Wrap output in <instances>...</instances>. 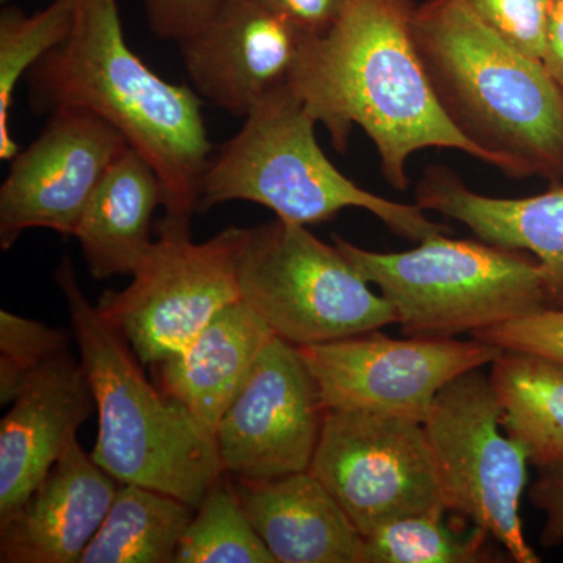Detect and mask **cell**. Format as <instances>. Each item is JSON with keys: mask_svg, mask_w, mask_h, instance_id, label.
Returning <instances> with one entry per match:
<instances>
[{"mask_svg": "<svg viewBox=\"0 0 563 563\" xmlns=\"http://www.w3.org/2000/svg\"><path fill=\"white\" fill-rule=\"evenodd\" d=\"M542 63L563 88V0H553L548 11Z\"/></svg>", "mask_w": 563, "mask_h": 563, "instance_id": "32", "label": "cell"}, {"mask_svg": "<svg viewBox=\"0 0 563 563\" xmlns=\"http://www.w3.org/2000/svg\"><path fill=\"white\" fill-rule=\"evenodd\" d=\"M95 407L88 374L69 351L33 374L0 422V517L43 483Z\"/></svg>", "mask_w": 563, "mask_h": 563, "instance_id": "15", "label": "cell"}, {"mask_svg": "<svg viewBox=\"0 0 563 563\" xmlns=\"http://www.w3.org/2000/svg\"><path fill=\"white\" fill-rule=\"evenodd\" d=\"M317 124L290 85L272 92L211 155L199 210L246 201L274 211L277 220L309 228L331 221L342 210L362 209L412 242L450 233L418 203L390 201L347 179L318 144Z\"/></svg>", "mask_w": 563, "mask_h": 563, "instance_id": "5", "label": "cell"}, {"mask_svg": "<svg viewBox=\"0 0 563 563\" xmlns=\"http://www.w3.org/2000/svg\"><path fill=\"white\" fill-rule=\"evenodd\" d=\"M413 40L440 107L510 179L563 180V88L461 0H426Z\"/></svg>", "mask_w": 563, "mask_h": 563, "instance_id": "3", "label": "cell"}, {"mask_svg": "<svg viewBox=\"0 0 563 563\" xmlns=\"http://www.w3.org/2000/svg\"><path fill=\"white\" fill-rule=\"evenodd\" d=\"M236 490L276 563H363L362 533L310 470Z\"/></svg>", "mask_w": 563, "mask_h": 563, "instance_id": "18", "label": "cell"}, {"mask_svg": "<svg viewBox=\"0 0 563 563\" xmlns=\"http://www.w3.org/2000/svg\"><path fill=\"white\" fill-rule=\"evenodd\" d=\"M309 36L258 0H228L179 49L196 95L246 117L290 81Z\"/></svg>", "mask_w": 563, "mask_h": 563, "instance_id": "14", "label": "cell"}, {"mask_svg": "<svg viewBox=\"0 0 563 563\" xmlns=\"http://www.w3.org/2000/svg\"><path fill=\"white\" fill-rule=\"evenodd\" d=\"M493 396L503 431L537 468L563 459V363L518 350L492 362Z\"/></svg>", "mask_w": 563, "mask_h": 563, "instance_id": "21", "label": "cell"}, {"mask_svg": "<svg viewBox=\"0 0 563 563\" xmlns=\"http://www.w3.org/2000/svg\"><path fill=\"white\" fill-rule=\"evenodd\" d=\"M228 0H143L154 35L179 44L201 31Z\"/></svg>", "mask_w": 563, "mask_h": 563, "instance_id": "29", "label": "cell"}, {"mask_svg": "<svg viewBox=\"0 0 563 563\" xmlns=\"http://www.w3.org/2000/svg\"><path fill=\"white\" fill-rule=\"evenodd\" d=\"M477 20L525 54L542 60L553 0H461Z\"/></svg>", "mask_w": 563, "mask_h": 563, "instance_id": "27", "label": "cell"}, {"mask_svg": "<svg viewBox=\"0 0 563 563\" xmlns=\"http://www.w3.org/2000/svg\"><path fill=\"white\" fill-rule=\"evenodd\" d=\"M301 31L321 36L331 31L357 0H258Z\"/></svg>", "mask_w": 563, "mask_h": 563, "instance_id": "31", "label": "cell"}, {"mask_svg": "<svg viewBox=\"0 0 563 563\" xmlns=\"http://www.w3.org/2000/svg\"><path fill=\"white\" fill-rule=\"evenodd\" d=\"M332 242L390 302L406 335L474 336L547 307L542 269L525 251L446 233L404 252Z\"/></svg>", "mask_w": 563, "mask_h": 563, "instance_id": "6", "label": "cell"}, {"mask_svg": "<svg viewBox=\"0 0 563 563\" xmlns=\"http://www.w3.org/2000/svg\"><path fill=\"white\" fill-rule=\"evenodd\" d=\"M0 2L7 3V2H9V0H0Z\"/></svg>", "mask_w": 563, "mask_h": 563, "instance_id": "33", "label": "cell"}, {"mask_svg": "<svg viewBox=\"0 0 563 563\" xmlns=\"http://www.w3.org/2000/svg\"><path fill=\"white\" fill-rule=\"evenodd\" d=\"M483 369L446 385L422 422L444 504L487 532L510 561L539 563L520 515L528 454L503 431L490 379Z\"/></svg>", "mask_w": 563, "mask_h": 563, "instance_id": "9", "label": "cell"}, {"mask_svg": "<svg viewBox=\"0 0 563 563\" xmlns=\"http://www.w3.org/2000/svg\"><path fill=\"white\" fill-rule=\"evenodd\" d=\"M129 147L118 129L91 111H52L38 139L11 161L0 187L2 250L31 229L74 236L92 192Z\"/></svg>", "mask_w": 563, "mask_h": 563, "instance_id": "13", "label": "cell"}, {"mask_svg": "<svg viewBox=\"0 0 563 563\" xmlns=\"http://www.w3.org/2000/svg\"><path fill=\"white\" fill-rule=\"evenodd\" d=\"M195 507L176 496L120 484L79 563H174Z\"/></svg>", "mask_w": 563, "mask_h": 563, "instance_id": "22", "label": "cell"}, {"mask_svg": "<svg viewBox=\"0 0 563 563\" xmlns=\"http://www.w3.org/2000/svg\"><path fill=\"white\" fill-rule=\"evenodd\" d=\"M418 206L462 222L479 240L525 251L539 262L547 307L563 309V184L528 198L470 190L446 166H431L415 192Z\"/></svg>", "mask_w": 563, "mask_h": 563, "instance_id": "17", "label": "cell"}, {"mask_svg": "<svg viewBox=\"0 0 563 563\" xmlns=\"http://www.w3.org/2000/svg\"><path fill=\"white\" fill-rule=\"evenodd\" d=\"M415 0H357L321 36H309L288 81L336 151L352 129L376 146L384 179L409 187L418 151L455 150L484 162L440 107L413 40Z\"/></svg>", "mask_w": 563, "mask_h": 563, "instance_id": "1", "label": "cell"}, {"mask_svg": "<svg viewBox=\"0 0 563 563\" xmlns=\"http://www.w3.org/2000/svg\"><path fill=\"white\" fill-rule=\"evenodd\" d=\"M276 333L246 302L225 307L184 350L157 363L158 387L214 437Z\"/></svg>", "mask_w": 563, "mask_h": 563, "instance_id": "19", "label": "cell"}, {"mask_svg": "<svg viewBox=\"0 0 563 563\" xmlns=\"http://www.w3.org/2000/svg\"><path fill=\"white\" fill-rule=\"evenodd\" d=\"M191 220L165 217L157 242L121 291L98 310L141 362L155 366L187 347L225 307L242 299L240 257L247 229L228 228L192 242Z\"/></svg>", "mask_w": 563, "mask_h": 563, "instance_id": "8", "label": "cell"}, {"mask_svg": "<svg viewBox=\"0 0 563 563\" xmlns=\"http://www.w3.org/2000/svg\"><path fill=\"white\" fill-rule=\"evenodd\" d=\"M448 509L409 515L363 536V563L495 562L488 533L473 525L465 532L446 523Z\"/></svg>", "mask_w": 563, "mask_h": 563, "instance_id": "24", "label": "cell"}, {"mask_svg": "<svg viewBox=\"0 0 563 563\" xmlns=\"http://www.w3.org/2000/svg\"><path fill=\"white\" fill-rule=\"evenodd\" d=\"M165 202L161 177L129 147L92 192L74 233L95 279L132 276L139 269L154 244L152 218Z\"/></svg>", "mask_w": 563, "mask_h": 563, "instance_id": "20", "label": "cell"}, {"mask_svg": "<svg viewBox=\"0 0 563 563\" xmlns=\"http://www.w3.org/2000/svg\"><path fill=\"white\" fill-rule=\"evenodd\" d=\"M474 339L503 350L533 352L563 363V309L542 307L536 312L476 333Z\"/></svg>", "mask_w": 563, "mask_h": 563, "instance_id": "28", "label": "cell"}, {"mask_svg": "<svg viewBox=\"0 0 563 563\" xmlns=\"http://www.w3.org/2000/svg\"><path fill=\"white\" fill-rule=\"evenodd\" d=\"M68 335L44 322L0 312V402L11 404L44 363L68 350Z\"/></svg>", "mask_w": 563, "mask_h": 563, "instance_id": "26", "label": "cell"}, {"mask_svg": "<svg viewBox=\"0 0 563 563\" xmlns=\"http://www.w3.org/2000/svg\"><path fill=\"white\" fill-rule=\"evenodd\" d=\"M55 282L95 393L99 428L91 457L120 484L154 488L196 509L224 474L214 437L147 380L131 346L88 301L69 257Z\"/></svg>", "mask_w": 563, "mask_h": 563, "instance_id": "4", "label": "cell"}, {"mask_svg": "<svg viewBox=\"0 0 563 563\" xmlns=\"http://www.w3.org/2000/svg\"><path fill=\"white\" fill-rule=\"evenodd\" d=\"M118 487L74 440L35 492L0 517V562L79 563Z\"/></svg>", "mask_w": 563, "mask_h": 563, "instance_id": "16", "label": "cell"}, {"mask_svg": "<svg viewBox=\"0 0 563 563\" xmlns=\"http://www.w3.org/2000/svg\"><path fill=\"white\" fill-rule=\"evenodd\" d=\"M310 472L362 536L409 515L448 509L424 424L328 410Z\"/></svg>", "mask_w": 563, "mask_h": 563, "instance_id": "10", "label": "cell"}, {"mask_svg": "<svg viewBox=\"0 0 563 563\" xmlns=\"http://www.w3.org/2000/svg\"><path fill=\"white\" fill-rule=\"evenodd\" d=\"M325 412L299 347L274 336L214 432L222 470L242 481L309 472Z\"/></svg>", "mask_w": 563, "mask_h": 563, "instance_id": "12", "label": "cell"}, {"mask_svg": "<svg viewBox=\"0 0 563 563\" xmlns=\"http://www.w3.org/2000/svg\"><path fill=\"white\" fill-rule=\"evenodd\" d=\"M240 292L276 336L298 347L396 324L390 302L335 243L287 221L247 229Z\"/></svg>", "mask_w": 563, "mask_h": 563, "instance_id": "7", "label": "cell"}, {"mask_svg": "<svg viewBox=\"0 0 563 563\" xmlns=\"http://www.w3.org/2000/svg\"><path fill=\"white\" fill-rule=\"evenodd\" d=\"M328 410H361L424 422L446 385L503 352L483 340L409 335L383 329L299 347Z\"/></svg>", "mask_w": 563, "mask_h": 563, "instance_id": "11", "label": "cell"}, {"mask_svg": "<svg viewBox=\"0 0 563 563\" xmlns=\"http://www.w3.org/2000/svg\"><path fill=\"white\" fill-rule=\"evenodd\" d=\"M68 38L27 74L36 113L74 107L98 114L128 140L165 187V217L191 220L211 157L202 99L163 79L125 40L118 0H73Z\"/></svg>", "mask_w": 563, "mask_h": 563, "instance_id": "2", "label": "cell"}, {"mask_svg": "<svg viewBox=\"0 0 563 563\" xmlns=\"http://www.w3.org/2000/svg\"><path fill=\"white\" fill-rule=\"evenodd\" d=\"M529 499L544 515L540 544L543 548L561 547L563 543V459L540 466L536 483L529 490Z\"/></svg>", "mask_w": 563, "mask_h": 563, "instance_id": "30", "label": "cell"}, {"mask_svg": "<svg viewBox=\"0 0 563 563\" xmlns=\"http://www.w3.org/2000/svg\"><path fill=\"white\" fill-rule=\"evenodd\" d=\"M74 24L73 0H52L46 9L25 14L7 5L0 13V158L11 162L20 152L11 135V106L22 77L68 38Z\"/></svg>", "mask_w": 563, "mask_h": 563, "instance_id": "23", "label": "cell"}, {"mask_svg": "<svg viewBox=\"0 0 563 563\" xmlns=\"http://www.w3.org/2000/svg\"><path fill=\"white\" fill-rule=\"evenodd\" d=\"M174 563H276L225 473L196 507Z\"/></svg>", "mask_w": 563, "mask_h": 563, "instance_id": "25", "label": "cell"}]
</instances>
